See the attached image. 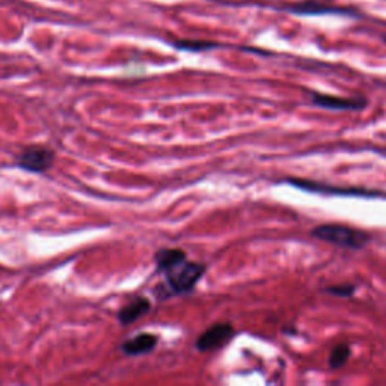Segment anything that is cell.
Returning <instances> with one entry per match:
<instances>
[{"label": "cell", "instance_id": "cell-1", "mask_svg": "<svg viewBox=\"0 0 386 386\" xmlns=\"http://www.w3.org/2000/svg\"><path fill=\"white\" fill-rule=\"evenodd\" d=\"M311 236L345 249H362L370 243V234L362 229L340 223H324L311 231Z\"/></svg>", "mask_w": 386, "mask_h": 386}, {"label": "cell", "instance_id": "cell-2", "mask_svg": "<svg viewBox=\"0 0 386 386\" xmlns=\"http://www.w3.org/2000/svg\"><path fill=\"white\" fill-rule=\"evenodd\" d=\"M206 272L207 267L204 264L186 260L164 273L166 275V282L171 288V294H185L190 293L197 287V284L206 275Z\"/></svg>", "mask_w": 386, "mask_h": 386}, {"label": "cell", "instance_id": "cell-3", "mask_svg": "<svg viewBox=\"0 0 386 386\" xmlns=\"http://www.w3.org/2000/svg\"><path fill=\"white\" fill-rule=\"evenodd\" d=\"M288 185L307 190L311 193H324V195H344V197H362V198H378L382 197V192H371L365 189H354V187H335L321 185L319 181L312 180H300V178H288Z\"/></svg>", "mask_w": 386, "mask_h": 386}, {"label": "cell", "instance_id": "cell-4", "mask_svg": "<svg viewBox=\"0 0 386 386\" xmlns=\"http://www.w3.org/2000/svg\"><path fill=\"white\" fill-rule=\"evenodd\" d=\"M55 161V152L47 147L35 145V147H27L22 152H20L17 164L18 166L27 171V172H41L48 171L52 168Z\"/></svg>", "mask_w": 386, "mask_h": 386}, {"label": "cell", "instance_id": "cell-5", "mask_svg": "<svg viewBox=\"0 0 386 386\" xmlns=\"http://www.w3.org/2000/svg\"><path fill=\"white\" fill-rule=\"evenodd\" d=\"M234 333L236 331L229 323L213 324L211 328H208L206 332H202L199 335L195 342V347L199 352L218 350L225 344H228L232 340V337H234Z\"/></svg>", "mask_w": 386, "mask_h": 386}, {"label": "cell", "instance_id": "cell-6", "mask_svg": "<svg viewBox=\"0 0 386 386\" xmlns=\"http://www.w3.org/2000/svg\"><path fill=\"white\" fill-rule=\"evenodd\" d=\"M311 100L316 106L331 110H361L367 106V100L364 98H342L320 93H312Z\"/></svg>", "mask_w": 386, "mask_h": 386}, {"label": "cell", "instance_id": "cell-7", "mask_svg": "<svg viewBox=\"0 0 386 386\" xmlns=\"http://www.w3.org/2000/svg\"><path fill=\"white\" fill-rule=\"evenodd\" d=\"M157 342L159 338L154 333H138L133 338L124 341L123 345H121V350L127 357H139V354H145L154 350Z\"/></svg>", "mask_w": 386, "mask_h": 386}, {"label": "cell", "instance_id": "cell-8", "mask_svg": "<svg viewBox=\"0 0 386 386\" xmlns=\"http://www.w3.org/2000/svg\"><path fill=\"white\" fill-rule=\"evenodd\" d=\"M149 310L151 302L147 298H138L135 300H131L128 305H126L124 308H121V311L118 312V320L121 321V324L127 326V324L135 323L140 317H144Z\"/></svg>", "mask_w": 386, "mask_h": 386}, {"label": "cell", "instance_id": "cell-9", "mask_svg": "<svg viewBox=\"0 0 386 386\" xmlns=\"http://www.w3.org/2000/svg\"><path fill=\"white\" fill-rule=\"evenodd\" d=\"M290 11L299 15H320V14H352L350 9L338 8L335 5H326L321 2H303L293 5Z\"/></svg>", "mask_w": 386, "mask_h": 386}, {"label": "cell", "instance_id": "cell-10", "mask_svg": "<svg viewBox=\"0 0 386 386\" xmlns=\"http://www.w3.org/2000/svg\"><path fill=\"white\" fill-rule=\"evenodd\" d=\"M156 264L160 272H166L168 269L177 266V264L186 261L187 255L181 249H161L156 253Z\"/></svg>", "mask_w": 386, "mask_h": 386}, {"label": "cell", "instance_id": "cell-11", "mask_svg": "<svg viewBox=\"0 0 386 386\" xmlns=\"http://www.w3.org/2000/svg\"><path fill=\"white\" fill-rule=\"evenodd\" d=\"M350 354H352V350L347 344L335 345L329 354V367L332 370H340L345 364H347Z\"/></svg>", "mask_w": 386, "mask_h": 386}, {"label": "cell", "instance_id": "cell-12", "mask_svg": "<svg viewBox=\"0 0 386 386\" xmlns=\"http://www.w3.org/2000/svg\"><path fill=\"white\" fill-rule=\"evenodd\" d=\"M174 46L180 50H187V52H207V50H213L218 47V44L211 41H192V39L175 41Z\"/></svg>", "mask_w": 386, "mask_h": 386}, {"label": "cell", "instance_id": "cell-13", "mask_svg": "<svg viewBox=\"0 0 386 386\" xmlns=\"http://www.w3.org/2000/svg\"><path fill=\"white\" fill-rule=\"evenodd\" d=\"M354 291H357V287H354L353 284H347V282L326 288V293L333 294V296H338V298H350L353 296Z\"/></svg>", "mask_w": 386, "mask_h": 386}, {"label": "cell", "instance_id": "cell-14", "mask_svg": "<svg viewBox=\"0 0 386 386\" xmlns=\"http://www.w3.org/2000/svg\"><path fill=\"white\" fill-rule=\"evenodd\" d=\"M385 41H386V39H385Z\"/></svg>", "mask_w": 386, "mask_h": 386}]
</instances>
